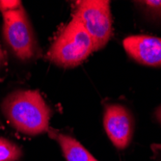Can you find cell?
Segmentation results:
<instances>
[{
	"mask_svg": "<svg viewBox=\"0 0 161 161\" xmlns=\"http://www.w3.org/2000/svg\"><path fill=\"white\" fill-rule=\"evenodd\" d=\"M20 6V1H16V0H1L0 1V11H1V13L16 10Z\"/></svg>",
	"mask_w": 161,
	"mask_h": 161,
	"instance_id": "cell-10",
	"label": "cell"
},
{
	"mask_svg": "<svg viewBox=\"0 0 161 161\" xmlns=\"http://www.w3.org/2000/svg\"><path fill=\"white\" fill-rule=\"evenodd\" d=\"M155 117H156L157 121L161 124V105L156 109V111H155Z\"/></svg>",
	"mask_w": 161,
	"mask_h": 161,
	"instance_id": "cell-11",
	"label": "cell"
},
{
	"mask_svg": "<svg viewBox=\"0 0 161 161\" xmlns=\"http://www.w3.org/2000/svg\"><path fill=\"white\" fill-rule=\"evenodd\" d=\"M93 40L95 50L101 49L112 35L110 2L106 0H81L76 2L75 16Z\"/></svg>",
	"mask_w": 161,
	"mask_h": 161,
	"instance_id": "cell-3",
	"label": "cell"
},
{
	"mask_svg": "<svg viewBox=\"0 0 161 161\" xmlns=\"http://www.w3.org/2000/svg\"><path fill=\"white\" fill-rule=\"evenodd\" d=\"M47 131L49 136L59 144L67 161H97L74 137L53 129H47Z\"/></svg>",
	"mask_w": 161,
	"mask_h": 161,
	"instance_id": "cell-7",
	"label": "cell"
},
{
	"mask_svg": "<svg viewBox=\"0 0 161 161\" xmlns=\"http://www.w3.org/2000/svg\"><path fill=\"white\" fill-rule=\"evenodd\" d=\"M103 125L107 136L117 149L124 150L129 145L133 134V119L125 106L107 105L103 116Z\"/></svg>",
	"mask_w": 161,
	"mask_h": 161,
	"instance_id": "cell-5",
	"label": "cell"
},
{
	"mask_svg": "<svg viewBox=\"0 0 161 161\" xmlns=\"http://www.w3.org/2000/svg\"><path fill=\"white\" fill-rule=\"evenodd\" d=\"M144 10L153 18H161V0H148V1H139Z\"/></svg>",
	"mask_w": 161,
	"mask_h": 161,
	"instance_id": "cell-9",
	"label": "cell"
},
{
	"mask_svg": "<svg viewBox=\"0 0 161 161\" xmlns=\"http://www.w3.org/2000/svg\"><path fill=\"white\" fill-rule=\"evenodd\" d=\"M126 53L136 62L150 67H161V38L135 35L123 42Z\"/></svg>",
	"mask_w": 161,
	"mask_h": 161,
	"instance_id": "cell-6",
	"label": "cell"
},
{
	"mask_svg": "<svg viewBox=\"0 0 161 161\" xmlns=\"http://www.w3.org/2000/svg\"><path fill=\"white\" fill-rule=\"evenodd\" d=\"M1 109L6 119L21 133L38 135L48 129L50 109L39 91H14L3 99Z\"/></svg>",
	"mask_w": 161,
	"mask_h": 161,
	"instance_id": "cell-1",
	"label": "cell"
},
{
	"mask_svg": "<svg viewBox=\"0 0 161 161\" xmlns=\"http://www.w3.org/2000/svg\"><path fill=\"white\" fill-rule=\"evenodd\" d=\"M95 50L94 42L75 17L64 27L48 51V58L58 66L74 68Z\"/></svg>",
	"mask_w": 161,
	"mask_h": 161,
	"instance_id": "cell-2",
	"label": "cell"
},
{
	"mask_svg": "<svg viewBox=\"0 0 161 161\" xmlns=\"http://www.w3.org/2000/svg\"><path fill=\"white\" fill-rule=\"evenodd\" d=\"M22 152L17 144L0 137V161H18Z\"/></svg>",
	"mask_w": 161,
	"mask_h": 161,
	"instance_id": "cell-8",
	"label": "cell"
},
{
	"mask_svg": "<svg viewBox=\"0 0 161 161\" xmlns=\"http://www.w3.org/2000/svg\"><path fill=\"white\" fill-rule=\"evenodd\" d=\"M3 33L14 53L21 60L31 59L35 53V38L24 9L2 13Z\"/></svg>",
	"mask_w": 161,
	"mask_h": 161,
	"instance_id": "cell-4",
	"label": "cell"
}]
</instances>
